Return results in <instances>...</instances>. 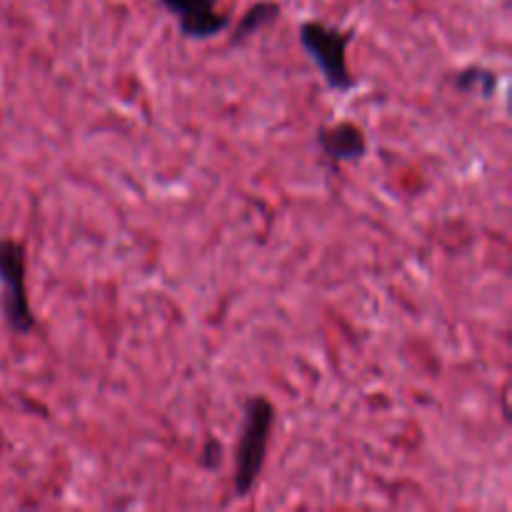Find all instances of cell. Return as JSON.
Listing matches in <instances>:
<instances>
[{"mask_svg": "<svg viewBox=\"0 0 512 512\" xmlns=\"http://www.w3.org/2000/svg\"><path fill=\"white\" fill-rule=\"evenodd\" d=\"M275 423V408L263 395H253L245 400L243 430H240L238 448H235V475L233 490L235 498H248L263 473L265 458H268L270 430Z\"/></svg>", "mask_w": 512, "mask_h": 512, "instance_id": "1", "label": "cell"}, {"mask_svg": "<svg viewBox=\"0 0 512 512\" xmlns=\"http://www.w3.org/2000/svg\"><path fill=\"white\" fill-rule=\"evenodd\" d=\"M298 35L300 45L313 58V63L318 65L328 88L338 90V93H348V90L355 88V78L350 75L348 58H345V50H348L353 35L333 28V25L320 23V20H308V23L300 25Z\"/></svg>", "mask_w": 512, "mask_h": 512, "instance_id": "2", "label": "cell"}, {"mask_svg": "<svg viewBox=\"0 0 512 512\" xmlns=\"http://www.w3.org/2000/svg\"><path fill=\"white\" fill-rule=\"evenodd\" d=\"M0 288H3V310L10 330L28 335L30 330H35V318L25 293V248L13 238L0 240Z\"/></svg>", "mask_w": 512, "mask_h": 512, "instance_id": "3", "label": "cell"}, {"mask_svg": "<svg viewBox=\"0 0 512 512\" xmlns=\"http://www.w3.org/2000/svg\"><path fill=\"white\" fill-rule=\"evenodd\" d=\"M170 15H175L180 33L190 40H208L223 33L230 18L218 10V0H158Z\"/></svg>", "mask_w": 512, "mask_h": 512, "instance_id": "4", "label": "cell"}, {"mask_svg": "<svg viewBox=\"0 0 512 512\" xmlns=\"http://www.w3.org/2000/svg\"><path fill=\"white\" fill-rule=\"evenodd\" d=\"M318 148L330 165H343L365 158L368 140L363 130L353 123L323 125L318 130Z\"/></svg>", "mask_w": 512, "mask_h": 512, "instance_id": "5", "label": "cell"}, {"mask_svg": "<svg viewBox=\"0 0 512 512\" xmlns=\"http://www.w3.org/2000/svg\"><path fill=\"white\" fill-rule=\"evenodd\" d=\"M278 15H280V5L273 3V0H260V3H255L253 8L240 18V23L235 25L233 35H230V45H240L243 40H248L250 35L263 30L265 25L278 20Z\"/></svg>", "mask_w": 512, "mask_h": 512, "instance_id": "6", "label": "cell"}, {"mask_svg": "<svg viewBox=\"0 0 512 512\" xmlns=\"http://www.w3.org/2000/svg\"><path fill=\"white\" fill-rule=\"evenodd\" d=\"M455 85H458L460 90H468V93L470 90H478V93L485 95V98L495 95V75L485 68L460 70L458 78H455Z\"/></svg>", "mask_w": 512, "mask_h": 512, "instance_id": "7", "label": "cell"}, {"mask_svg": "<svg viewBox=\"0 0 512 512\" xmlns=\"http://www.w3.org/2000/svg\"><path fill=\"white\" fill-rule=\"evenodd\" d=\"M0 445H3V440H0Z\"/></svg>", "mask_w": 512, "mask_h": 512, "instance_id": "8", "label": "cell"}]
</instances>
